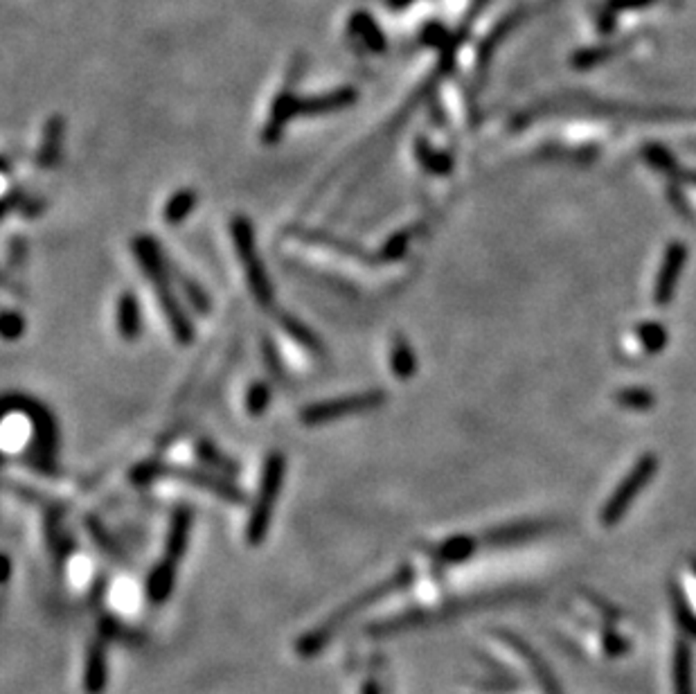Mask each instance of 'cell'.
Masks as SVG:
<instances>
[{
  "instance_id": "cell-1",
  "label": "cell",
  "mask_w": 696,
  "mask_h": 694,
  "mask_svg": "<svg viewBox=\"0 0 696 694\" xmlns=\"http://www.w3.org/2000/svg\"><path fill=\"white\" fill-rule=\"evenodd\" d=\"M359 102V91L354 86H338L327 93L309 95V98H297L296 93H280L275 98L268 120L264 124L262 140L266 145H273L282 138L284 129L296 118H320V115H331V113L345 111Z\"/></svg>"
},
{
  "instance_id": "cell-2",
  "label": "cell",
  "mask_w": 696,
  "mask_h": 694,
  "mask_svg": "<svg viewBox=\"0 0 696 694\" xmlns=\"http://www.w3.org/2000/svg\"><path fill=\"white\" fill-rule=\"evenodd\" d=\"M133 255H136L142 273L146 275L154 294H156V300L161 304L162 313H165L167 325H170L174 338L178 343H192V338H194L192 320L187 318L186 309L174 296V288H171L170 282V269H167V262L158 244L151 237H136L133 240Z\"/></svg>"
},
{
  "instance_id": "cell-3",
  "label": "cell",
  "mask_w": 696,
  "mask_h": 694,
  "mask_svg": "<svg viewBox=\"0 0 696 694\" xmlns=\"http://www.w3.org/2000/svg\"><path fill=\"white\" fill-rule=\"evenodd\" d=\"M230 233H233V244L234 248H237L239 262H241V269H244L246 273V282H249L255 300H257L259 307L273 312L275 291L271 280H268L266 269H264L262 264V257H259L253 225L249 224L246 217H234L233 224H230Z\"/></svg>"
},
{
  "instance_id": "cell-4",
  "label": "cell",
  "mask_w": 696,
  "mask_h": 694,
  "mask_svg": "<svg viewBox=\"0 0 696 694\" xmlns=\"http://www.w3.org/2000/svg\"><path fill=\"white\" fill-rule=\"evenodd\" d=\"M156 478H174L183 480L187 485L194 487H203L210 494L219 496V499L228 501V503H244V494L230 483L228 478L217 474H210L203 469H192V467H178V465H167V462H142L133 469V480L136 483H151Z\"/></svg>"
},
{
  "instance_id": "cell-5",
  "label": "cell",
  "mask_w": 696,
  "mask_h": 694,
  "mask_svg": "<svg viewBox=\"0 0 696 694\" xmlns=\"http://www.w3.org/2000/svg\"><path fill=\"white\" fill-rule=\"evenodd\" d=\"M284 471H287V458L280 451L268 453L264 460L262 467V478H259V494L257 501L253 505V512L249 518V528H246V537L253 546H257L268 532L271 518H273L275 503L280 499V489H282Z\"/></svg>"
},
{
  "instance_id": "cell-6",
  "label": "cell",
  "mask_w": 696,
  "mask_h": 694,
  "mask_svg": "<svg viewBox=\"0 0 696 694\" xmlns=\"http://www.w3.org/2000/svg\"><path fill=\"white\" fill-rule=\"evenodd\" d=\"M19 401L20 404H16V399H10V406L20 408L29 417L32 429H35V438H32V446H29L28 453L29 465L45 471V474H52V471H57V424H54L52 415L44 404L35 399H23V397Z\"/></svg>"
},
{
  "instance_id": "cell-7",
  "label": "cell",
  "mask_w": 696,
  "mask_h": 694,
  "mask_svg": "<svg viewBox=\"0 0 696 694\" xmlns=\"http://www.w3.org/2000/svg\"><path fill=\"white\" fill-rule=\"evenodd\" d=\"M384 404H385L384 390L352 392V395L336 397V399L318 401V404H312V406L302 408L300 422L307 426L329 424V422H338V420H343V417L375 411V408L384 406Z\"/></svg>"
},
{
  "instance_id": "cell-8",
  "label": "cell",
  "mask_w": 696,
  "mask_h": 694,
  "mask_svg": "<svg viewBox=\"0 0 696 694\" xmlns=\"http://www.w3.org/2000/svg\"><path fill=\"white\" fill-rule=\"evenodd\" d=\"M656 471H658L656 453H645L643 458H640L638 462L633 465V469L629 471V474L622 478V483L615 487V492L611 494V499L604 503L602 524L606 525V528H611V525L618 524L620 518L627 514L629 505L638 499L640 492L645 489V485L652 483V478L656 476Z\"/></svg>"
},
{
  "instance_id": "cell-9",
  "label": "cell",
  "mask_w": 696,
  "mask_h": 694,
  "mask_svg": "<svg viewBox=\"0 0 696 694\" xmlns=\"http://www.w3.org/2000/svg\"><path fill=\"white\" fill-rule=\"evenodd\" d=\"M190 525H192V514L190 509H176L174 518H171L170 525V534H167V557L165 562L158 564V568L151 572L149 577V593L154 600H161V597L167 595V591L174 584V572H176V562L183 557L187 546V534H190Z\"/></svg>"
},
{
  "instance_id": "cell-10",
  "label": "cell",
  "mask_w": 696,
  "mask_h": 694,
  "mask_svg": "<svg viewBox=\"0 0 696 694\" xmlns=\"http://www.w3.org/2000/svg\"><path fill=\"white\" fill-rule=\"evenodd\" d=\"M687 262V246L681 244V241H672V244L665 248V255H662V264L658 269V278L656 284H653V300L656 304H669L674 298V291H676L678 278H681V271Z\"/></svg>"
},
{
  "instance_id": "cell-11",
  "label": "cell",
  "mask_w": 696,
  "mask_h": 694,
  "mask_svg": "<svg viewBox=\"0 0 696 694\" xmlns=\"http://www.w3.org/2000/svg\"><path fill=\"white\" fill-rule=\"evenodd\" d=\"M64 131H66V122L61 115H52V118L45 122L44 129V138H41V147L39 154H36V162L44 170H52L54 165L59 162V156H61V147H64Z\"/></svg>"
},
{
  "instance_id": "cell-12",
  "label": "cell",
  "mask_w": 696,
  "mask_h": 694,
  "mask_svg": "<svg viewBox=\"0 0 696 694\" xmlns=\"http://www.w3.org/2000/svg\"><path fill=\"white\" fill-rule=\"evenodd\" d=\"M117 332L124 341H136L142 334V316H140V304L138 298L131 291H124L117 300V313H115Z\"/></svg>"
},
{
  "instance_id": "cell-13",
  "label": "cell",
  "mask_w": 696,
  "mask_h": 694,
  "mask_svg": "<svg viewBox=\"0 0 696 694\" xmlns=\"http://www.w3.org/2000/svg\"><path fill=\"white\" fill-rule=\"evenodd\" d=\"M350 30L352 35L359 36V39L363 41V45H366L368 50H372V52H385V48H388L384 30H381L379 23H376L370 12H354L350 19Z\"/></svg>"
},
{
  "instance_id": "cell-14",
  "label": "cell",
  "mask_w": 696,
  "mask_h": 694,
  "mask_svg": "<svg viewBox=\"0 0 696 694\" xmlns=\"http://www.w3.org/2000/svg\"><path fill=\"white\" fill-rule=\"evenodd\" d=\"M390 367H392V375L404 379V382L415 377V372H417V357H415L410 343L406 341V336H401V334L392 336V345H390Z\"/></svg>"
},
{
  "instance_id": "cell-15",
  "label": "cell",
  "mask_w": 696,
  "mask_h": 694,
  "mask_svg": "<svg viewBox=\"0 0 696 694\" xmlns=\"http://www.w3.org/2000/svg\"><path fill=\"white\" fill-rule=\"evenodd\" d=\"M278 323H280V327H282L284 332H287L289 336L297 343V345L304 347V350H309V352H313V354H322L320 338H318L316 334L307 327V325L300 323L296 316H291V313H278Z\"/></svg>"
},
{
  "instance_id": "cell-16",
  "label": "cell",
  "mask_w": 696,
  "mask_h": 694,
  "mask_svg": "<svg viewBox=\"0 0 696 694\" xmlns=\"http://www.w3.org/2000/svg\"><path fill=\"white\" fill-rule=\"evenodd\" d=\"M415 156H417L419 165L429 171V174H448V171H451V158L442 152H435V147H431L426 138H417V140H415Z\"/></svg>"
},
{
  "instance_id": "cell-17",
  "label": "cell",
  "mask_w": 696,
  "mask_h": 694,
  "mask_svg": "<svg viewBox=\"0 0 696 694\" xmlns=\"http://www.w3.org/2000/svg\"><path fill=\"white\" fill-rule=\"evenodd\" d=\"M196 206V194L192 190H180L176 192L174 196H171L170 201H167L165 206V219L167 224L176 225L180 224V221L186 219L187 215H190L192 210H194Z\"/></svg>"
},
{
  "instance_id": "cell-18",
  "label": "cell",
  "mask_w": 696,
  "mask_h": 694,
  "mask_svg": "<svg viewBox=\"0 0 696 694\" xmlns=\"http://www.w3.org/2000/svg\"><path fill=\"white\" fill-rule=\"evenodd\" d=\"M546 524H539V521H526V524H517L510 525V528H501L496 532L487 534V541L492 543H505V541H521V539L534 537V534L543 532Z\"/></svg>"
},
{
  "instance_id": "cell-19",
  "label": "cell",
  "mask_w": 696,
  "mask_h": 694,
  "mask_svg": "<svg viewBox=\"0 0 696 694\" xmlns=\"http://www.w3.org/2000/svg\"><path fill=\"white\" fill-rule=\"evenodd\" d=\"M196 453H199V458L203 460V462H208V465L217 467V469H219L224 476H234V474H237V465H234V462L228 458V455L221 453V451L217 449V446L212 445V442L201 440L199 445H196Z\"/></svg>"
},
{
  "instance_id": "cell-20",
  "label": "cell",
  "mask_w": 696,
  "mask_h": 694,
  "mask_svg": "<svg viewBox=\"0 0 696 694\" xmlns=\"http://www.w3.org/2000/svg\"><path fill=\"white\" fill-rule=\"evenodd\" d=\"M638 338L647 352L656 354V352H660L662 347L668 345L669 334H668V329L662 327V325L643 323V325H638Z\"/></svg>"
},
{
  "instance_id": "cell-21",
  "label": "cell",
  "mask_w": 696,
  "mask_h": 694,
  "mask_svg": "<svg viewBox=\"0 0 696 694\" xmlns=\"http://www.w3.org/2000/svg\"><path fill=\"white\" fill-rule=\"evenodd\" d=\"M618 404L629 411H649L653 408V392L645 390V388H624L618 392Z\"/></svg>"
},
{
  "instance_id": "cell-22",
  "label": "cell",
  "mask_w": 696,
  "mask_h": 694,
  "mask_svg": "<svg viewBox=\"0 0 696 694\" xmlns=\"http://www.w3.org/2000/svg\"><path fill=\"white\" fill-rule=\"evenodd\" d=\"M674 685H676V694H692V674H690V651L687 647L678 645L676 660H674Z\"/></svg>"
},
{
  "instance_id": "cell-23",
  "label": "cell",
  "mask_w": 696,
  "mask_h": 694,
  "mask_svg": "<svg viewBox=\"0 0 696 694\" xmlns=\"http://www.w3.org/2000/svg\"><path fill=\"white\" fill-rule=\"evenodd\" d=\"M268 401H271V388L262 382L253 383L249 390V395H246V406H249V413L259 415V413L266 411Z\"/></svg>"
},
{
  "instance_id": "cell-24",
  "label": "cell",
  "mask_w": 696,
  "mask_h": 694,
  "mask_svg": "<svg viewBox=\"0 0 696 694\" xmlns=\"http://www.w3.org/2000/svg\"><path fill=\"white\" fill-rule=\"evenodd\" d=\"M20 334H23V318L14 312H5V316H3V336L7 341H14Z\"/></svg>"
},
{
  "instance_id": "cell-25",
  "label": "cell",
  "mask_w": 696,
  "mask_h": 694,
  "mask_svg": "<svg viewBox=\"0 0 696 694\" xmlns=\"http://www.w3.org/2000/svg\"><path fill=\"white\" fill-rule=\"evenodd\" d=\"M415 0H388L390 10H406L408 5H413Z\"/></svg>"
},
{
  "instance_id": "cell-26",
  "label": "cell",
  "mask_w": 696,
  "mask_h": 694,
  "mask_svg": "<svg viewBox=\"0 0 696 694\" xmlns=\"http://www.w3.org/2000/svg\"><path fill=\"white\" fill-rule=\"evenodd\" d=\"M694 568H696V562H694Z\"/></svg>"
}]
</instances>
